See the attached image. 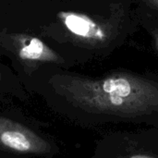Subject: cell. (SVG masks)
I'll return each instance as SVG.
<instances>
[{"instance_id":"7a4b0ae2","label":"cell","mask_w":158,"mask_h":158,"mask_svg":"<svg viewBox=\"0 0 158 158\" xmlns=\"http://www.w3.org/2000/svg\"><path fill=\"white\" fill-rule=\"evenodd\" d=\"M58 147L33 124L0 113V158H54Z\"/></svg>"},{"instance_id":"277c9868","label":"cell","mask_w":158,"mask_h":158,"mask_svg":"<svg viewBox=\"0 0 158 158\" xmlns=\"http://www.w3.org/2000/svg\"><path fill=\"white\" fill-rule=\"evenodd\" d=\"M19 56L23 59L36 60L44 58L47 60H56L55 54L52 53L44 44L37 38H31L30 43L20 49Z\"/></svg>"},{"instance_id":"6da1fadb","label":"cell","mask_w":158,"mask_h":158,"mask_svg":"<svg viewBox=\"0 0 158 158\" xmlns=\"http://www.w3.org/2000/svg\"><path fill=\"white\" fill-rule=\"evenodd\" d=\"M55 109L85 128L140 124L158 129V73L114 69L99 76L63 75Z\"/></svg>"},{"instance_id":"8992f818","label":"cell","mask_w":158,"mask_h":158,"mask_svg":"<svg viewBox=\"0 0 158 158\" xmlns=\"http://www.w3.org/2000/svg\"><path fill=\"white\" fill-rule=\"evenodd\" d=\"M136 9L148 13L158 14V0H132Z\"/></svg>"},{"instance_id":"3957f363","label":"cell","mask_w":158,"mask_h":158,"mask_svg":"<svg viewBox=\"0 0 158 158\" xmlns=\"http://www.w3.org/2000/svg\"><path fill=\"white\" fill-rule=\"evenodd\" d=\"M91 158H158V129L107 134L97 143Z\"/></svg>"},{"instance_id":"5b68a950","label":"cell","mask_w":158,"mask_h":158,"mask_svg":"<svg viewBox=\"0 0 158 158\" xmlns=\"http://www.w3.org/2000/svg\"><path fill=\"white\" fill-rule=\"evenodd\" d=\"M137 10V9H136ZM140 27H143L148 33L152 45L158 55V14L137 10Z\"/></svg>"}]
</instances>
